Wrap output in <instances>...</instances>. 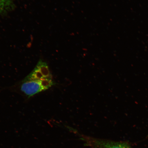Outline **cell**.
<instances>
[{
    "label": "cell",
    "instance_id": "6da1fadb",
    "mask_svg": "<svg viewBox=\"0 0 148 148\" xmlns=\"http://www.w3.org/2000/svg\"><path fill=\"white\" fill-rule=\"evenodd\" d=\"M86 145L90 148H132L126 142L95 138L79 133L74 129L73 131Z\"/></svg>",
    "mask_w": 148,
    "mask_h": 148
},
{
    "label": "cell",
    "instance_id": "7a4b0ae2",
    "mask_svg": "<svg viewBox=\"0 0 148 148\" xmlns=\"http://www.w3.org/2000/svg\"><path fill=\"white\" fill-rule=\"evenodd\" d=\"M40 80L24 79L21 86V91L29 97L45 91L40 84Z\"/></svg>",
    "mask_w": 148,
    "mask_h": 148
},
{
    "label": "cell",
    "instance_id": "3957f363",
    "mask_svg": "<svg viewBox=\"0 0 148 148\" xmlns=\"http://www.w3.org/2000/svg\"><path fill=\"white\" fill-rule=\"evenodd\" d=\"M14 0H0V14H4L14 10Z\"/></svg>",
    "mask_w": 148,
    "mask_h": 148
},
{
    "label": "cell",
    "instance_id": "277c9868",
    "mask_svg": "<svg viewBox=\"0 0 148 148\" xmlns=\"http://www.w3.org/2000/svg\"><path fill=\"white\" fill-rule=\"evenodd\" d=\"M36 67L40 70L45 78L52 79V75L47 63L42 60L39 61Z\"/></svg>",
    "mask_w": 148,
    "mask_h": 148
},
{
    "label": "cell",
    "instance_id": "5b68a950",
    "mask_svg": "<svg viewBox=\"0 0 148 148\" xmlns=\"http://www.w3.org/2000/svg\"><path fill=\"white\" fill-rule=\"evenodd\" d=\"M40 84L44 90H45L51 88L55 83L51 78H45L40 79Z\"/></svg>",
    "mask_w": 148,
    "mask_h": 148
}]
</instances>
